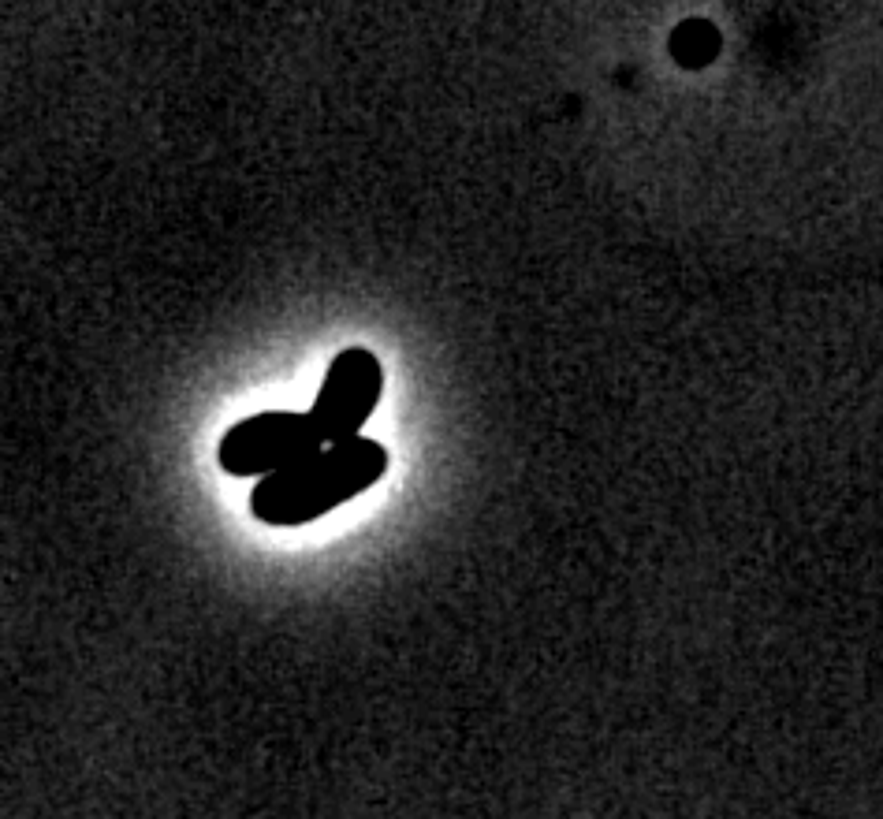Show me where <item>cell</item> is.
<instances>
[{
  "label": "cell",
  "mask_w": 883,
  "mask_h": 819,
  "mask_svg": "<svg viewBox=\"0 0 883 819\" xmlns=\"http://www.w3.org/2000/svg\"><path fill=\"white\" fill-rule=\"evenodd\" d=\"M384 388V369L377 362V354L366 347H347L340 350L325 373V384L317 391V399L310 406V421L321 444H343L362 436L377 403H381Z\"/></svg>",
  "instance_id": "3957f363"
},
{
  "label": "cell",
  "mask_w": 883,
  "mask_h": 819,
  "mask_svg": "<svg viewBox=\"0 0 883 819\" xmlns=\"http://www.w3.org/2000/svg\"><path fill=\"white\" fill-rule=\"evenodd\" d=\"M384 470H388V451L369 436L325 444L295 466L261 477L250 496V511L269 525L317 522L373 488Z\"/></svg>",
  "instance_id": "6da1fadb"
},
{
  "label": "cell",
  "mask_w": 883,
  "mask_h": 819,
  "mask_svg": "<svg viewBox=\"0 0 883 819\" xmlns=\"http://www.w3.org/2000/svg\"><path fill=\"white\" fill-rule=\"evenodd\" d=\"M321 436L313 429L310 414L295 410H269L231 425L220 440V466L231 477H269L295 466L313 451H321Z\"/></svg>",
  "instance_id": "7a4b0ae2"
}]
</instances>
